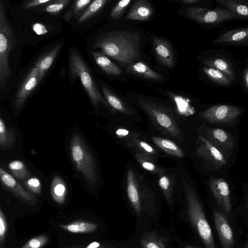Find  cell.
Segmentation results:
<instances>
[{
	"instance_id": "cell-1",
	"label": "cell",
	"mask_w": 248,
	"mask_h": 248,
	"mask_svg": "<svg viewBox=\"0 0 248 248\" xmlns=\"http://www.w3.org/2000/svg\"><path fill=\"white\" fill-rule=\"evenodd\" d=\"M140 34L129 31H118L102 35L93 47L120 64L130 65L140 55Z\"/></svg>"
},
{
	"instance_id": "cell-2",
	"label": "cell",
	"mask_w": 248,
	"mask_h": 248,
	"mask_svg": "<svg viewBox=\"0 0 248 248\" xmlns=\"http://www.w3.org/2000/svg\"><path fill=\"white\" fill-rule=\"evenodd\" d=\"M137 104L161 133L182 142L184 136L176 115L170 108L150 100L139 98Z\"/></svg>"
},
{
	"instance_id": "cell-3",
	"label": "cell",
	"mask_w": 248,
	"mask_h": 248,
	"mask_svg": "<svg viewBox=\"0 0 248 248\" xmlns=\"http://www.w3.org/2000/svg\"><path fill=\"white\" fill-rule=\"evenodd\" d=\"M181 183L190 221L206 248H215L211 228L194 190L186 180H182Z\"/></svg>"
},
{
	"instance_id": "cell-4",
	"label": "cell",
	"mask_w": 248,
	"mask_h": 248,
	"mask_svg": "<svg viewBox=\"0 0 248 248\" xmlns=\"http://www.w3.org/2000/svg\"><path fill=\"white\" fill-rule=\"evenodd\" d=\"M71 158L77 169L89 185L95 186L98 179L96 163L82 137L74 133L70 140Z\"/></svg>"
},
{
	"instance_id": "cell-5",
	"label": "cell",
	"mask_w": 248,
	"mask_h": 248,
	"mask_svg": "<svg viewBox=\"0 0 248 248\" xmlns=\"http://www.w3.org/2000/svg\"><path fill=\"white\" fill-rule=\"evenodd\" d=\"M15 38L9 24L2 0L0 1V87L5 89L11 75L9 64L10 52L15 46Z\"/></svg>"
},
{
	"instance_id": "cell-6",
	"label": "cell",
	"mask_w": 248,
	"mask_h": 248,
	"mask_svg": "<svg viewBox=\"0 0 248 248\" xmlns=\"http://www.w3.org/2000/svg\"><path fill=\"white\" fill-rule=\"evenodd\" d=\"M69 67L73 78H79L92 104L96 106L99 103L108 106L99 92L87 65L79 54L75 50L70 51Z\"/></svg>"
},
{
	"instance_id": "cell-7",
	"label": "cell",
	"mask_w": 248,
	"mask_h": 248,
	"mask_svg": "<svg viewBox=\"0 0 248 248\" xmlns=\"http://www.w3.org/2000/svg\"><path fill=\"white\" fill-rule=\"evenodd\" d=\"M187 16L198 23L212 28H218L229 21L241 19L231 11L222 7L208 9L193 6L186 10Z\"/></svg>"
},
{
	"instance_id": "cell-8",
	"label": "cell",
	"mask_w": 248,
	"mask_h": 248,
	"mask_svg": "<svg viewBox=\"0 0 248 248\" xmlns=\"http://www.w3.org/2000/svg\"><path fill=\"white\" fill-rule=\"evenodd\" d=\"M241 112V108L237 106L220 104L201 112L199 116L211 123L230 124L235 122Z\"/></svg>"
},
{
	"instance_id": "cell-9",
	"label": "cell",
	"mask_w": 248,
	"mask_h": 248,
	"mask_svg": "<svg viewBox=\"0 0 248 248\" xmlns=\"http://www.w3.org/2000/svg\"><path fill=\"white\" fill-rule=\"evenodd\" d=\"M213 44L221 46H248V26L222 31L215 38Z\"/></svg>"
},
{
	"instance_id": "cell-10",
	"label": "cell",
	"mask_w": 248,
	"mask_h": 248,
	"mask_svg": "<svg viewBox=\"0 0 248 248\" xmlns=\"http://www.w3.org/2000/svg\"><path fill=\"white\" fill-rule=\"evenodd\" d=\"M198 138L200 144L196 153L199 156L210 161L217 168L226 164L223 154L215 145L203 136L200 135Z\"/></svg>"
},
{
	"instance_id": "cell-11",
	"label": "cell",
	"mask_w": 248,
	"mask_h": 248,
	"mask_svg": "<svg viewBox=\"0 0 248 248\" xmlns=\"http://www.w3.org/2000/svg\"><path fill=\"white\" fill-rule=\"evenodd\" d=\"M125 188L129 201L137 214L140 215L142 205L139 179L131 168H129L126 172Z\"/></svg>"
},
{
	"instance_id": "cell-12",
	"label": "cell",
	"mask_w": 248,
	"mask_h": 248,
	"mask_svg": "<svg viewBox=\"0 0 248 248\" xmlns=\"http://www.w3.org/2000/svg\"><path fill=\"white\" fill-rule=\"evenodd\" d=\"M41 80L39 70L36 66H34L17 92L16 100V106L17 108L23 106L28 96Z\"/></svg>"
},
{
	"instance_id": "cell-13",
	"label": "cell",
	"mask_w": 248,
	"mask_h": 248,
	"mask_svg": "<svg viewBox=\"0 0 248 248\" xmlns=\"http://www.w3.org/2000/svg\"><path fill=\"white\" fill-rule=\"evenodd\" d=\"M0 178L2 184L22 200L31 204H35L37 202L35 197L26 191L13 176L2 168H0Z\"/></svg>"
},
{
	"instance_id": "cell-14",
	"label": "cell",
	"mask_w": 248,
	"mask_h": 248,
	"mask_svg": "<svg viewBox=\"0 0 248 248\" xmlns=\"http://www.w3.org/2000/svg\"><path fill=\"white\" fill-rule=\"evenodd\" d=\"M101 89L108 104L115 110L123 115L126 119L133 123L139 121V117L136 115L135 111L123 100L105 86L102 85Z\"/></svg>"
},
{
	"instance_id": "cell-15",
	"label": "cell",
	"mask_w": 248,
	"mask_h": 248,
	"mask_svg": "<svg viewBox=\"0 0 248 248\" xmlns=\"http://www.w3.org/2000/svg\"><path fill=\"white\" fill-rule=\"evenodd\" d=\"M210 189L218 202L227 211L231 208L230 192L228 183L223 178H212L209 182Z\"/></svg>"
},
{
	"instance_id": "cell-16",
	"label": "cell",
	"mask_w": 248,
	"mask_h": 248,
	"mask_svg": "<svg viewBox=\"0 0 248 248\" xmlns=\"http://www.w3.org/2000/svg\"><path fill=\"white\" fill-rule=\"evenodd\" d=\"M202 63L205 66L213 68L222 72L232 81L235 78V72L232 63L224 56L215 54L204 59Z\"/></svg>"
},
{
	"instance_id": "cell-17",
	"label": "cell",
	"mask_w": 248,
	"mask_h": 248,
	"mask_svg": "<svg viewBox=\"0 0 248 248\" xmlns=\"http://www.w3.org/2000/svg\"><path fill=\"white\" fill-rule=\"evenodd\" d=\"M126 147L138 153L156 161L158 157L157 150L147 141L142 135L133 138L126 144Z\"/></svg>"
},
{
	"instance_id": "cell-18",
	"label": "cell",
	"mask_w": 248,
	"mask_h": 248,
	"mask_svg": "<svg viewBox=\"0 0 248 248\" xmlns=\"http://www.w3.org/2000/svg\"><path fill=\"white\" fill-rule=\"evenodd\" d=\"M154 47L159 60L165 66L171 68L173 65V53L171 46L166 40L155 37L153 39Z\"/></svg>"
},
{
	"instance_id": "cell-19",
	"label": "cell",
	"mask_w": 248,
	"mask_h": 248,
	"mask_svg": "<svg viewBox=\"0 0 248 248\" xmlns=\"http://www.w3.org/2000/svg\"><path fill=\"white\" fill-rule=\"evenodd\" d=\"M133 122L129 120H120V122L114 128L115 137L120 143L126 146L132 139L142 135L133 125Z\"/></svg>"
},
{
	"instance_id": "cell-20",
	"label": "cell",
	"mask_w": 248,
	"mask_h": 248,
	"mask_svg": "<svg viewBox=\"0 0 248 248\" xmlns=\"http://www.w3.org/2000/svg\"><path fill=\"white\" fill-rule=\"evenodd\" d=\"M153 13V8L148 1L139 0L134 2L125 19L130 20L145 21L150 18Z\"/></svg>"
},
{
	"instance_id": "cell-21",
	"label": "cell",
	"mask_w": 248,
	"mask_h": 248,
	"mask_svg": "<svg viewBox=\"0 0 248 248\" xmlns=\"http://www.w3.org/2000/svg\"><path fill=\"white\" fill-rule=\"evenodd\" d=\"M205 131L204 137L213 144H217L226 149L232 148L233 146V139L226 131L217 128L206 129Z\"/></svg>"
},
{
	"instance_id": "cell-22",
	"label": "cell",
	"mask_w": 248,
	"mask_h": 248,
	"mask_svg": "<svg viewBox=\"0 0 248 248\" xmlns=\"http://www.w3.org/2000/svg\"><path fill=\"white\" fill-rule=\"evenodd\" d=\"M217 4L231 11L241 20L248 21V0H216Z\"/></svg>"
},
{
	"instance_id": "cell-23",
	"label": "cell",
	"mask_w": 248,
	"mask_h": 248,
	"mask_svg": "<svg viewBox=\"0 0 248 248\" xmlns=\"http://www.w3.org/2000/svg\"><path fill=\"white\" fill-rule=\"evenodd\" d=\"M151 139L156 146L169 155L179 158L185 157L183 150L173 141L158 136H151Z\"/></svg>"
},
{
	"instance_id": "cell-24",
	"label": "cell",
	"mask_w": 248,
	"mask_h": 248,
	"mask_svg": "<svg viewBox=\"0 0 248 248\" xmlns=\"http://www.w3.org/2000/svg\"><path fill=\"white\" fill-rule=\"evenodd\" d=\"M92 55L97 65L107 74L118 76L123 73L122 69L103 53L94 51Z\"/></svg>"
},
{
	"instance_id": "cell-25",
	"label": "cell",
	"mask_w": 248,
	"mask_h": 248,
	"mask_svg": "<svg viewBox=\"0 0 248 248\" xmlns=\"http://www.w3.org/2000/svg\"><path fill=\"white\" fill-rule=\"evenodd\" d=\"M50 194L53 200L58 204H62L67 195L66 185L60 176H54L51 183Z\"/></svg>"
},
{
	"instance_id": "cell-26",
	"label": "cell",
	"mask_w": 248,
	"mask_h": 248,
	"mask_svg": "<svg viewBox=\"0 0 248 248\" xmlns=\"http://www.w3.org/2000/svg\"><path fill=\"white\" fill-rule=\"evenodd\" d=\"M62 43L57 45L44 55L36 63L35 66L39 70L41 80L52 64L54 60L62 47Z\"/></svg>"
},
{
	"instance_id": "cell-27",
	"label": "cell",
	"mask_w": 248,
	"mask_h": 248,
	"mask_svg": "<svg viewBox=\"0 0 248 248\" xmlns=\"http://www.w3.org/2000/svg\"><path fill=\"white\" fill-rule=\"evenodd\" d=\"M157 183L166 200L171 201L173 186L175 184V177L173 173L167 172L165 170L157 175Z\"/></svg>"
},
{
	"instance_id": "cell-28",
	"label": "cell",
	"mask_w": 248,
	"mask_h": 248,
	"mask_svg": "<svg viewBox=\"0 0 248 248\" xmlns=\"http://www.w3.org/2000/svg\"><path fill=\"white\" fill-rule=\"evenodd\" d=\"M62 229L74 233H91L96 231L98 228L96 224L84 220H78L67 224H60Z\"/></svg>"
},
{
	"instance_id": "cell-29",
	"label": "cell",
	"mask_w": 248,
	"mask_h": 248,
	"mask_svg": "<svg viewBox=\"0 0 248 248\" xmlns=\"http://www.w3.org/2000/svg\"><path fill=\"white\" fill-rule=\"evenodd\" d=\"M127 70L130 73L144 78L154 80H161L162 79L161 75L150 68L146 64L141 62H137L128 65Z\"/></svg>"
},
{
	"instance_id": "cell-30",
	"label": "cell",
	"mask_w": 248,
	"mask_h": 248,
	"mask_svg": "<svg viewBox=\"0 0 248 248\" xmlns=\"http://www.w3.org/2000/svg\"><path fill=\"white\" fill-rule=\"evenodd\" d=\"M216 224L221 239L224 245L228 246L232 243V232L223 217L218 213H215Z\"/></svg>"
},
{
	"instance_id": "cell-31",
	"label": "cell",
	"mask_w": 248,
	"mask_h": 248,
	"mask_svg": "<svg viewBox=\"0 0 248 248\" xmlns=\"http://www.w3.org/2000/svg\"><path fill=\"white\" fill-rule=\"evenodd\" d=\"M172 97L175 104L176 113L180 116L186 117L195 113L188 99L178 95H173Z\"/></svg>"
},
{
	"instance_id": "cell-32",
	"label": "cell",
	"mask_w": 248,
	"mask_h": 248,
	"mask_svg": "<svg viewBox=\"0 0 248 248\" xmlns=\"http://www.w3.org/2000/svg\"><path fill=\"white\" fill-rule=\"evenodd\" d=\"M203 71L205 75L213 82L222 86L228 87L232 81L224 74L213 68L205 66Z\"/></svg>"
},
{
	"instance_id": "cell-33",
	"label": "cell",
	"mask_w": 248,
	"mask_h": 248,
	"mask_svg": "<svg viewBox=\"0 0 248 248\" xmlns=\"http://www.w3.org/2000/svg\"><path fill=\"white\" fill-rule=\"evenodd\" d=\"M134 156L141 168L150 173L158 175L165 170L157 164L156 161L149 158L138 153H134Z\"/></svg>"
},
{
	"instance_id": "cell-34",
	"label": "cell",
	"mask_w": 248,
	"mask_h": 248,
	"mask_svg": "<svg viewBox=\"0 0 248 248\" xmlns=\"http://www.w3.org/2000/svg\"><path fill=\"white\" fill-rule=\"evenodd\" d=\"M8 166L13 175L18 179L24 180L30 175L25 164L20 160L12 161Z\"/></svg>"
},
{
	"instance_id": "cell-35",
	"label": "cell",
	"mask_w": 248,
	"mask_h": 248,
	"mask_svg": "<svg viewBox=\"0 0 248 248\" xmlns=\"http://www.w3.org/2000/svg\"><path fill=\"white\" fill-rule=\"evenodd\" d=\"M108 0H95L91 2L88 8L83 13L78 19L82 23L100 11L108 2Z\"/></svg>"
},
{
	"instance_id": "cell-36",
	"label": "cell",
	"mask_w": 248,
	"mask_h": 248,
	"mask_svg": "<svg viewBox=\"0 0 248 248\" xmlns=\"http://www.w3.org/2000/svg\"><path fill=\"white\" fill-rule=\"evenodd\" d=\"M143 248H168L164 241L155 233L146 234L141 240Z\"/></svg>"
},
{
	"instance_id": "cell-37",
	"label": "cell",
	"mask_w": 248,
	"mask_h": 248,
	"mask_svg": "<svg viewBox=\"0 0 248 248\" xmlns=\"http://www.w3.org/2000/svg\"><path fill=\"white\" fill-rule=\"evenodd\" d=\"M14 134L8 130L1 117L0 118V145L4 148L12 146L14 142Z\"/></svg>"
},
{
	"instance_id": "cell-38",
	"label": "cell",
	"mask_w": 248,
	"mask_h": 248,
	"mask_svg": "<svg viewBox=\"0 0 248 248\" xmlns=\"http://www.w3.org/2000/svg\"><path fill=\"white\" fill-rule=\"evenodd\" d=\"M47 241L46 235H40L30 239L21 248H42Z\"/></svg>"
},
{
	"instance_id": "cell-39",
	"label": "cell",
	"mask_w": 248,
	"mask_h": 248,
	"mask_svg": "<svg viewBox=\"0 0 248 248\" xmlns=\"http://www.w3.org/2000/svg\"><path fill=\"white\" fill-rule=\"evenodd\" d=\"M70 2L69 0H52L46 6L45 10L50 14H57L63 10Z\"/></svg>"
},
{
	"instance_id": "cell-40",
	"label": "cell",
	"mask_w": 248,
	"mask_h": 248,
	"mask_svg": "<svg viewBox=\"0 0 248 248\" xmlns=\"http://www.w3.org/2000/svg\"><path fill=\"white\" fill-rule=\"evenodd\" d=\"M131 1V0H123L119 1L112 9L110 16L115 19L120 18Z\"/></svg>"
},
{
	"instance_id": "cell-41",
	"label": "cell",
	"mask_w": 248,
	"mask_h": 248,
	"mask_svg": "<svg viewBox=\"0 0 248 248\" xmlns=\"http://www.w3.org/2000/svg\"><path fill=\"white\" fill-rule=\"evenodd\" d=\"M25 185L31 191L40 195L42 192L41 183L39 179L36 177H31L25 182Z\"/></svg>"
},
{
	"instance_id": "cell-42",
	"label": "cell",
	"mask_w": 248,
	"mask_h": 248,
	"mask_svg": "<svg viewBox=\"0 0 248 248\" xmlns=\"http://www.w3.org/2000/svg\"><path fill=\"white\" fill-rule=\"evenodd\" d=\"M7 224L1 208L0 209V242L1 245L4 241L7 232Z\"/></svg>"
},
{
	"instance_id": "cell-43",
	"label": "cell",
	"mask_w": 248,
	"mask_h": 248,
	"mask_svg": "<svg viewBox=\"0 0 248 248\" xmlns=\"http://www.w3.org/2000/svg\"><path fill=\"white\" fill-rule=\"evenodd\" d=\"M92 2L91 0H78L75 1L73 8V13L77 14L79 12Z\"/></svg>"
},
{
	"instance_id": "cell-44",
	"label": "cell",
	"mask_w": 248,
	"mask_h": 248,
	"mask_svg": "<svg viewBox=\"0 0 248 248\" xmlns=\"http://www.w3.org/2000/svg\"><path fill=\"white\" fill-rule=\"evenodd\" d=\"M53 0H33L28 2L24 6V9H30L43 4H48Z\"/></svg>"
},
{
	"instance_id": "cell-45",
	"label": "cell",
	"mask_w": 248,
	"mask_h": 248,
	"mask_svg": "<svg viewBox=\"0 0 248 248\" xmlns=\"http://www.w3.org/2000/svg\"><path fill=\"white\" fill-rule=\"evenodd\" d=\"M66 248H107L101 243L93 241L86 246L74 245Z\"/></svg>"
},
{
	"instance_id": "cell-46",
	"label": "cell",
	"mask_w": 248,
	"mask_h": 248,
	"mask_svg": "<svg viewBox=\"0 0 248 248\" xmlns=\"http://www.w3.org/2000/svg\"><path fill=\"white\" fill-rule=\"evenodd\" d=\"M242 79L245 87L248 90V65L244 71Z\"/></svg>"
},
{
	"instance_id": "cell-47",
	"label": "cell",
	"mask_w": 248,
	"mask_h": 248,
	"mask_svg": "<svg viewBox=\"0 0 248 248\" xmlns=\"http://www.w3.org/2000/svg\"><path fill=\"white\" fill-rule=\"evenodd\" d=\"M201 0H183L182 2L186 4H194L200 2Z\"/></svg>"
},
{
	"instance_id": "cell-48",
	"label": "cell",
	"mask_w": 248,
	"mask_h": 248,
	"mask_svg": "<svg viewBox=\"0 0 248 248\" xmlns=\"http://www.w3.org/2000/svg\"><path fill=\"white\" fill-rule=\"evenodd\" d=\"M184 248H193V247H191L190 246H186Z\"/></svg>"
}]
</instances>
